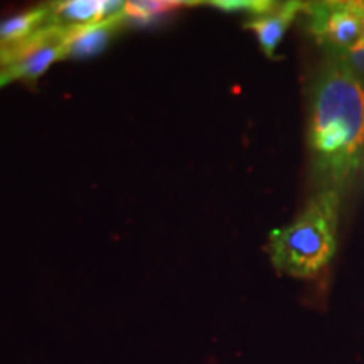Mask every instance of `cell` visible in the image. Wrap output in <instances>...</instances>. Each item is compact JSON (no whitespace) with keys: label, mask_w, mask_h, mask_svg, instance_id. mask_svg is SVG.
Here are the masks:
<instances>
[{"label":"cell","mask_w":364,"mask_h":364,"mask_svg":"<svg viewBox=\"0 0 364 364\" xmlns=\"http://www.w3.org/2000/svg\"><path fill=\"white\" fill-rule=\"evenodd\" d=\"M53 17L54 24L65 29H76L110 19L124 11L125 2H110V0H66L54 2Z\"/></svg>","instance_id":"52a82bcc"},{"label":"cell","mask_w":364,"mask_h":364,"mask_svg":"<svg viewBox=\"0 0 364 364\" xmlns=\"http://www.w3.org/2000/svg\"><path fill=\"white\" fill-rule=\"evenodd\" d=\"M307 29L331 56L346 58L364 43V2H307Z\"/></svg>","instance_id":"3957f363"},{"label":"cell","mask_w":364,"mask_h":364,"mask_svg":"<svg viewBox=\"0 0 364 364\" xmlns=\"http://www.w3.org/2000/svg\"><path fill=\"white\" fill-rule=\"evenodd\" d=\"M56 26L53 17L51 4L29 9V11L14 14L6 19H0V43L16 44L29 39L31 36Z\"/></svg>","instance_id":"ba28073f"},{"label":"cell","mask_w":364,"mask_h":364,"mask_svg":"<svg viewBox=\"0 0 364 364\" xmlns=\"http://www.w3.org/2000/svg\"><path fill=\"white\" fill-rule=\"evenodd\" d=\"M304 2L277 4L270 12L253 16L245 22V29L257 34L258 44L268 58H275V51L295 17L302 12Z\"/></svg>","instance_id":"5b68a950"},{"label":"cell","mask_w":364,"mask_h":364,"mask_svg":"<svg viewBox=\"0 0 364 364\" xmlns=\"http://www.w3.org/2000/svg\"><path fill=\"white\" fill-rule=\"evenodd\" d=\"M213 7L221 9L225 12H250L253 16L270 12L277 2H265V0H218L211 2Z\"/></svg>","instance_id":"30bf717a"},{"label":"cell","mask_w":364,"mask_h":364,"mask_svg":"<svg viewBox=\"0 0 364 364\" xmlns=\"http://www.w3.org/2000/svg\"><path fill=\"white\" fill-rule=\"evenodd\" d=\"M309 144L322 189L341 193L364 147V86L344 58L329 56L314 81Z\"/></svg>","instance_id":"6da1fadb"},{"label":"cell","mask_w":364,"mask_h":364,"mask_svg":"<svg viewBox=\"0 0 364 364\" xmlns=\"http://www.w3.org/2000/svg\"><path fill=\"white\" fill-rule=\"evenodd\" d=\"M9 65V56H7V46L0 43V75L6 71V68Z\"/></svg>","instance_id":"7c38bea8"},{"label":"cell","mask_w":364,"mask_h":364,"mask_svg":"<svg viewBox=\"0 0 364 364\" xmlns=\"http://www.w3.org/2000/svg\"><path fill=\"white\" fill-rule=\"evenodd\" d=\"M124 11L110 19L85 27L70 29L65 49V59H88L97 56L110 44L115 34L125 26Z\"/></svg>","instance_id":"8992f818"},{"label":"cell","mask_w":364,"mask_h":364,"mask_svg":"<svg viewBox=\"0 0 364 364\" xmlns=\"http://www.w3.org/2000/svg\"><path fill=\"white\" fill-rule=\"evenodd\" d=\"M68 34L70 29L51 26L21 43L6 44L9 65L0 75V88L14 81L33 86L49 66L65 59Z\"/></svg>","instance_id":"277c9868"},{"label":"cell","mask_w":364,"mask_h":364,"mask_svg":"<svg viewBox=\"0 0 364 364\" xmlns=\"http://www.w3.org/2000/svg\"><path fill=\"white\" fill-rule=\"evenodd\" d=\"M341 193L322 189L289 226L273 230L268 241L273 267L292 277H312L334 257L338 247Z\"/></svg>","instance_id":"7a4b0ae2"},{"label":"cell","mask_w":364,"mask_h":364,"mask_svg":"<svg viewBox=\"0 0 364 364\" xmlns=\"http://www.w3.org/2000/svg\"><path fill=\"white\" fill-rule=\"evenodd\" d=\"M186 6H196L194 2H171V0H152V2H125L124 16L125 21L135 22H150L157 21L167 14L177 11V9Z\"/></svg>","instance_id":"9c48e42d"},{"label":"cell","mask_w":364,"mask_h":364,"mask_svg":"<svg viewBox=\"0 0 364 364\" xmlns=\"http://www.w3.org/2000/svg\"><path fill=\"white\" fill-rule=\"evenodd\" d=\"M344 61L356 73H364V43L359 46V48L354 49L353 53H349L348 56L344 58Z\"/></svg>","instance_id":"8fae6325"}]
</instances>
